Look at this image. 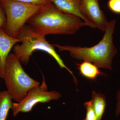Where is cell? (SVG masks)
<instances>
[{"mask_svg": "<svg viewBox=\"0 0 120 120\" xmlns=\"http://www.w3.org/2000/svg\"><path fill=\"white\" fill-rule=\"evenodd\" d=\"M77 66L80 74L89 79L94 80L99 76L105 75L99 69V68L89 61H83L81 63L77 64Z\"/></svg>", "mask_w": 120, "mask_h": 120, "instance_id": "obj_10", "label": "cell"}, {"mask_svg": "<svg viewBox=\"0 0 120 120\" xmlns=\"http://www.w3.org/2000/svg\"><path fill=\"white\" fill-rule=\"evenodd\" d=\"M21 42L19 39L10 37L0 28V78L3 79L7 57L16 43Z\"/></svg>", "mask_w": 120, "mask_h": 120, "instance_id": "obj_8", "label": "cell"}, {"mask_svg": "<svg viewBox=\"0 0 120 120\" xmlns=\"http://www.w3.org/2000/svg\"><path fill=\"white\" fill-rule=\"evenodd\" d=\"M12 98L7 90L0 91V120H7L12 107Z\"/></svg>", "mask_w": 120, "mask_h": 120, "instance_id": "obj_12", "label": "cell"}, {"mask_svg": "<svg viewBox=\"0 0 120 120\" xmlns=\"http://www.w3.org/2000/svg\"><path fill=\"white\" fill-rule=\"evenodd\" d=\"M108 7L113 13L120 14V0H109Z\"/></svg>", "mask_w": 120, "mask_h": 120, "instance_id": "obj_14", "label": "cell"}, {"mask_svg": "<svg viewBox=\"0 0 120 120\" xmlns=\"http://www.w3.org/2000/svg\"><path fill=\"white\" fill-rule=\"evenodd\" d=\"M84 106L86 110V117L84 120H97L92 100L85 102Z\"/></svg>", "mask_w": 120, "mask_h": 120, "instance_id": "obj_13", "label": "cell"}, {"mask_svg": "<svg viewBox=\"0 0 120 120\" xmlns=\"http://www.w3.org/2000/svg\"><path fill=\"white\" fill-rule=\"evenodd\" d=\"M40 85L32 87L22 99L18 102H13L11 110L14 116L20 112H30L35 105L39 103H48L52 100H58L61 94L56 91L48 90V87L44 75Z\"/></svg>", "mask_w": 120, "mask_h": 120, "instance_id": "obj_6", "label": "cell"}, {"mask_svg": "<svg viewBox=\"0 0 120 120\" xmlns=\"http://www.w3.org/2000/svg\"><path fill=\"white\" fill-rule=\"evenodd\" d=\"M17 38L20 39L22 43L15 45L13 52L21 64L25 65L27 64L30 57L34 51H43L52 56L61 68L67 70L73 76L75 83H77V79L72 72L65 64L63 60L56 52L53 46L46 41L45 36L37 32L30 26H25Z\"/></svg>", "mask_w": 120, "mask_h": 120, "instance_id": "obj_3", "label": "cell"}, {"mask_svg": "<svg viewBox=\"0 0 120 120\" xmlns=\"http://www.w3.org/2000/svg\"><path fill=\"white\" fill-rule=\"evenodd\" d=\"M116 23L115 19L110 21L102 38L98 44L92 47L58 44L52 45L60 52H68L70 56L76 60L89 61L98 68L112 70L113 60L118 52L113 43Z\"/></svg>", "mask_w": 120, "mask_h": 120, "instance_id": "obj_2", "label": "cell"}, {"mask_svg": "<svg viewBox=\"0 0 120 120\" xmlns=\"http://www.w3.org/2000/svg\"><path fill=\"white\" fill-rule=\"evenodd\" d=\"M100 0H81L79 9L84 17L99 30L104 32L109 22L101 9Z\"/></svg>", "mask_w": 120, "mask_h": 120, "instance_id": "obj_7", "label": "cell"}, {"mask_svg": "<svg viewBox=\"0 0 120 120\" xmlns=\"http://www.w3.org/2000/svg\"><path fill=\"white\" fill-rule=\"evenodd\" d=\"M91 100L97 116V120H101L106 106V97L104 94L93 91Z\"/></svg>", "mask_w": 120, "mask_h": 120, "instance_id": "obj_11", "label": "cell"}, {"mask_svg": "<svg viewBox=\"0 0 120 120\" xmlns=\"http://www.w3.org/2000/svg\"><path fill=\"white\" fill-rule=\"evenodd\" d=\"M6 15L0 4V28H2L6 21Z\"/></svg>", "mask_w": 120, "mask_h": 120, "instance_id": "obj_17", "label": "cell"}, {"mask_svg": "<svg viewBox=\"0 0 120 120\" xmlns=\"http://www.w3.org/2000/svg\"><path fill=\"white\" fill-rule=\"evenodd\" d=\"M117 100L116 107L115 110V113L116 116L118 117L120 114V86L116 95Z\"/></svg>", "mask_w": 120, "mask_h": 120, "instance_id": "obj_16", "label": "cell"}, {"mask_svg": "<svg viewBox=\"0 0 120 120\" xmlns=\"http://www.w3.org/2000/svg\"><path fill=\"white\" fill-rule=\"evenodd\" d=\"M27 22L45 37L49 34L72 35L87 26L81 18L62 12L50 2L43 5Z\"/></svg>", "mask_w": 120, "mask_h": 120, "instance_id": "obj_1", "label": "cell"}, {"mask_svg": "<svg viewBox=\"0 0 120 120\" xmlns=\"http://www.w3.org/2000/svg\"><path fill=\"white\" fill-rule=\"evenodd\" d=\"M0 4L6 17L2 28L7 34L13 38H17L25 24L44 5L12 0H0Z\"/></svg>", "mask_w": 120, "mask_h": 120, "instance_id": "obj_5", "label": "cell"}, {"mask_svg": "<svg viewBox=\"0 0 120 120\" xmlns=\"http://www.w3.org/2000/svg\"><path fill=\"white\" fill-rule=\"evenodd\" d=\"M51 2L59 11L64 13L80 17L85 22L87 26L95 28L82 15L80 11L81 0H48Z\"/></svg>", "mask_w": 120, "mask_h": 120, "instance_id": "obj_9", "label": "cell"}, {"mask_svg": "<svg viewBox=\"0 0 120 120\" xmlns=\"http://www.w3.org/2000/svg\"><path fill=\"white\" fill-rule=\"evenodd\" d=\"M21 64L15 54L10 53L6 60L3 78L7 91L16 102L22 101L31 88L40 84L26 73Z\"/></svg>", "mask_w": 120, "mask_h": 120, "instance_id": "obj_4", "label": "cell"}, {"mask_svg": "<svg viewBox=\"0 0 120 120\" xmlns=\"http://www.w3.org/2000/svg\"><path fill=\"white\" fill-rule=\"evenodd\" d=\"M12 0L33 4L41 5L46 4L50 2L48 0Z\"/></svg>", "mask_w": 120, "mask_h": 120, "instance_id": "obj_15", "label": "cell"}]
</instances>
